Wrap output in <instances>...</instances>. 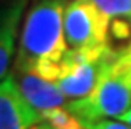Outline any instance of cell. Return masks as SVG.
Segmentation results:
<instances>
[{"mask_svg": "<svg viewBox=\"0 0 131 129\" xmlns=\"http://www.w3.org/2000/svg\"><path fill=\"white\" fill-rule=\"evenodd\" d=\"M64 0H39L29 10L19 39L15 72L57 80L69 52L64 35Z\"/></svg>", "mask_w": 131, "mask_h": 129, "instance_id": "cell-1", "label": "cell"}, {"mask_svg": "<svg viewBox=\"0 0 131 129\" xmlns=\"http://www.w3.org/2000/svg\"><path fill=\"white\" fill-rule=\"evenodd\" d=\"M66 107L84 126L104 118L119 119L131 107V54L121 50L93 91L84 97L72 99Z\"/></svg>", "mask_w": 131, "mask_h": 129, "instance_id": "cell-2", "label": "cell"}, {"mask_svg": "<svg viewBox=\"0 0 131 129\" xmlns=\"http://www.w3.org/2000/svg\"><path fill=\"white\" fill-rule=\"evenodd\" d=\"M109 44L89 47L82 50H71L66 55L62 76L56 80L66 97L79 99L94 89L97 80L118 55Z\"/></svg>", "mask_w": 131, "mask_h": 129, "instance_id": "cell-3", "label": "cell"}, {"mask_svg": "<svg viewBox=\"0 0 131 129\" xmlns=\"http://www.w3.org/2000/svg\"><path fill=\"white\" fill-rule=\"evenodd\" d=\"M64 35L71 50L109 44V19L91 0H72L64 10Z\"/></svg>", "mask_w": 131, "mask_h": 129, "instance_id": "cell-4", "label": "cell"}, {"mask_svg": "<svg viewBox=\"0 0 131 129\" xmlns=\"http://www.w3.org/2000/svg\"><path fill=\"white\" fill-rule=\"evenodd\" d=\"M39 112L24 99L14 77L0 82V129H29Z\"/></svg>", "mask_w": 131, "mask_h": 129, "instance_id": "cell-5", "label": "cell"}, {"mask_svg": "<svg viewBox=\"0 0 131 129\" xmlns=\"http://www.w3.org/2000/svg\"><path fill=\"white\" fill-rule=\"evenodd\" d=\"M12 77L15 79L24 99L39 112V118L44 111L66 104L64 92L54 80L44 79L35 72H17V76Z\"/></svg>", "mask_w": 131, "mask_h": 129, "instance_id": "cell-6", "label": "cell"}, {"mask_svg": "<svg viewBox=\"0 0 131 129\" xmlns=\"http://www.w3.org/2000/svg\"><path fill=\"white\" fill-rule=\"evenodd\" d=\"M27 0H14L0 14V80L5 77L15 50L17 30L22 20Z\"/></svg>", "mask_w": 131, "mask_h": 129, "instance_id": "cell-7", "label": "cell"}, {"mask_svg": "<svg viewBox=\"0 0 131 129\" xmlns=\"http://www.w3.org/2000/svg\"><path fill=\"white\" fill-rule=\"evenodd\" d=\"M39 121L47 122L52 129H89L77 116H74L67 107L62 106L44 111Z\"/></svg>", "mask_w": 131, "mask_h": 129, "instance_id": "cell-8", "label": "cell"}, {"mask_svg": "<svg viewBox=\"0 0 131 129\" xmlns=\"http://www.w3.org/2000/svg\"><path fill=\"white\" fill-rule=\"evenodd\" d=\"M101 14L113 19H131V0H91Z\"/></svg>", "mask_w": 131, "mask_h": 129, "instance_id": "cell-9", "label": "cell"}, {"mask_svg": "<svg viewBox=\"0 0 131 129\" xmlns=\"http://www.w3.org/2000/svg\"><path fill=\"white\" fill-rule=\"evenodd\" d=\"M89 129H131L129 124L126 122H118V121H106V119H101V121H96V122H91L88 124Z\"/></svg>", "mask_w": 131, "mask_h": 129, "instance_id": "cell-10", "label": "cell"}, {"mask_svg": "<svg viewBox=\"0 0 131 129\" xmlns=\"http://www.w3.org/2000/svg\"><path fill=\"white\" fill-rule=\"evenodd\" d=\"M119 119H121V121H124L126 124H129V126H131V107H129V109H128L126 112L123 114V116H121Z\"/></svg>", "mask_w": 131, "mask_h": 129, "instance_id": "cell-11", "label": "cell"}, {"mask_svg": "<svg viewBox=\"0 0 131 129\" xmlns=\"http://www.w3.org/2000/svg\"><path fill=\"white\" fill-rule=\"evenodd\" d=\"M124 50H126V52H129V54H131V42H129V45H128V47H126V49H124Z\"/></svg>", "mask_w": 131, "mask_h": 129, "instance_id": "cell-12", "label": "cell"}]
</instances>
